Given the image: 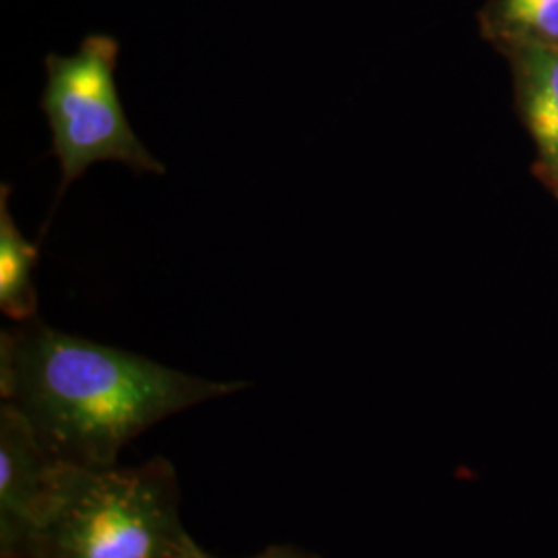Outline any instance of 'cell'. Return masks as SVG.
I'll return each instance as SVG.
<instances>
[{"label": "cell", "mask_w": 558, "mask_h": 558, "mask_svg": "<svg viewBox=\"0 0 558 558\" xmlns=\"http://www.w3.org/2000/svg\"><path fill=\"white\" fill-rule=\"evenodd\" d=\"M539 180L553 191V195L557 197L558 201V166L555 170H550L548 174H544V177H539Z\"/></svg>", "instance_id": "9"}, {"label": "cell", "mask_w": 558, "mask_h": 558, "mask_svg": "<svg viewBox=\"0 0 558 558\" xmlns=\"http://www.w3.org/2000/svg\"><path fill=\"white\" fill-rule=\"evenodd\" d=\"M119 41L92 34L73 57L48 54L41 112L52 131L60 163L57 201L98 161L126 163L137 174H166V166L143 145L124 114L117 89Z\"/></svg>", "instance_id": "3"}, {"label": "cell", "mask_w": 558, "mask_h": 558, "mask_svg": "<svg viewBox=\"0 0 558 558\" xmlns=\"http://www.w3.org/2000/svg\"><path fill=\"white\" fill-rule=\"evenodd\" d=\"M29 422L0 408V558H23L40 523L57 468Z\"/></svg>", "instance_id": "4"}, {"label": "cell", "mask_w": 558, "mask_h": 558, "mask_svg": "<svg viewBox=\"0 0 558 558\" xmlns=\"http://www.w3.org/2000/svg\"><path fill=\"white\" fill-rule=\"evenodd\" d=\"M205 558H218L214 557V555H209L207 553V557ZM253 558H320L317 555H313V553H306V550H302V548H296V546H269V548H265L260 555Z\"/></svg>", "instance_id": "8"}, {"label": "cell", "mask_w": 558, "mask_h": 558, "mask_svg": "<svg viewBox=\"0 0 558 558\" xmlns=\"http://www.w3.org/2000/svg\"><path fill=\"white\" fill-rule=\"evenodd\" d=\"M180 519L174 465L57 463L40 523L23 558H205Z\"/></svg>", "instance_id": "2"}, {"label": "cell", "mask_w": 558, "mask_h": 558, "mask_svg": "<svg viewBox=\"0 0 558 558\" xmlns=\"http://www.w3.org/2000/svg\"><path fill=\"white\" fill-rule=\"evenodd\" d=\"M480 27L502 54L523 46H558V0H488Z\"/></svg>", "instance_id": "7"}, {"label": "cell", "mask_w": 558, "mask_h": 558, "mask_svg": "<svg viewBox=\"0 0 558 558\" xmlns=\"http://www.w3.org/2000/svg\"><path fill=\"white\" fill-rule=\"evenodd\" d=\"M246 387L62 333L38 317L0 333L2 401L66 465H119L120 451L154 424Z\"/></svg>", "instance_id": "1"}, {"label": "cell", "mask_w": 558, "mask_h": 558, "mask_svg": "<svg viewBox=\"0 0 558 558\" xmlns=\"http://www.w3.org/2000/svg\"><path fill=\"white\" fill-rule=\"evenodd\" d=\"M513 71L521 122L536 147V177L558 166V46L505 52Z\"/></svg>", "instance_id": "5"}, {"label": "cell", "mask_w": 558, "mask_h": 558, "mask_svg": "<svg viewBox=\"0 0 558 558\" xmlns=\"http://www.w3.org/2000/svg\"><path fill=\"white\" fill-rule=\"evenodd\" d=\"M11 184L0 186V311L15 320L36 319L38 292L34 267L40 260V246L21 236L9 209Z\"/></svg>", "instance_id": "6"}]
</instances>
